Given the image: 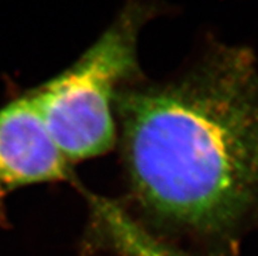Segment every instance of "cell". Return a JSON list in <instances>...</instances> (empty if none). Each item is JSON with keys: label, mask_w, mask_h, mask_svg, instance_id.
Masks as SVG:
<instances>
[{"label": "cell", "mask_w": 258, "mask_h": 256, "mask_svg": "<svg viewBox=\"0 0 258 256\" xmlns=\"http://www.w3.org/2000/svg\"><path fill=\"white\" fill-rule=\"evenodd\" d=\"M165 11L161 0H126L75 62L29 89L46 128L71 166L115 148V97L122 87L143 77L139 34Z\"/></svg>", "instance_id": "7a4b0ae2"}, {"label": "cell", "mask_w": 258, "mask_h": 256, "mask_svg": "<svg viewBox=\"0 0 258 256\" xmlns=\"http://www.w3.org/2000/svg\"><path fill=\"white\" fill-rule=\"evenodd\" d=\"M122 200L93 199L92 237L121 256H239L258 218V68L215 43L164 81L142 77L114 102Z\"/></svg>", "instance_id": "6da1fadb"}, {"label": "cell", "mask_w": 258, "mask_h": 256, "mask_svg": "<svg viewBox=\"0 0 258 256\" xmlns=\"http://www.w3.org/2000/svg\"><path fill=\"white\" fill-rule=\"evenodd\" d=\"M74 179L29 89L0 107V203L21 188Z\"/></svg>", "instance_id": "3957f363"}]
</instances>
